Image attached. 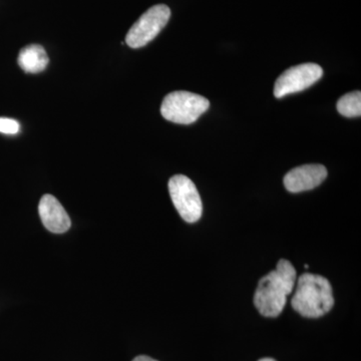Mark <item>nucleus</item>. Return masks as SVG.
<instances>
[{
  "mask_svg": "<svg viewBox=\"0 0 361 361\" xmlns=\"http://www.w3.org/2000/svg\"><path fill=\"white\" fill-rule=\"evenodd\" d=\"M291 305L303 317H322L334 305L331 284L322 275L304 273L297 281Z\"/></svg>",
  "mask_w": 361,
  "mask_h": 361,
  "instance_id": "2",
  "label": "nucleus"
},
{
  "mask_svg": "<svg viewBox=\"0 0 361 361\" xmlns=\"http://www.w3.org/2000/svg\"><path fill=\"white\" fill-rule=\"evenodd\" d=\"M170 18V8L165 4L152 6L130 28L126 37V44L132 49L145 47L167 25Z\"/></svg>",
  "mask_w": 361,
  "mask_h": 361,
  "instance_id": "5",
  "label": "nucleus"
},
{
  "mask_svg": "<svg viewBox=\"0 0 361 361\" xmlns=\"http://www.w3.org/2000/svg\"><path fill=\"white\" fill-rule=\"evenodd\" d=\"M18 63L25 73H37L47 68L49 59L42 45L30 44L21 49Z\"/></svg>",
  "mask_w": 361,
  "mask_h": 361,
  "instance_id": "9",
  "label": "nucleus"
},
{
  "mask_svg": "<svg viewBox=\"0 0 361 361\" xmlns=\"http://www.w3.org/2000/svg\"><path fill=\"white\" fill-rule=\"evenodd\" d=\"M337 111L346 118L361 116V92L360 90L349 92L339 99L336 104Z\"/></svg>",
  "mask_w": 361,
  "mask_h": 361,
  "instance_id": "10",
  "label": "nucleus"
},
{
  "mask_svg": "<svg viewBox=\"0 0 361 361\" xmlns=\"http://www.w3.org/2000/svg\"><path fill=\"white\" fill-rule=\"evenodd\" d=\"M133 361H158V360H153V358L149 357V356L140 355V356H137V357H135V360Z\"/></svg>",
  "mask_w": 361,
  "mask_h": 361,
  "instance_id": "12",
  "label": "nucleus"
},
{
  "mask_svg": "<svg viewBox=\"0 0 361 361\" xmlns=\"http://www.w3.org/2000/svg\"><path fill=\"white\" fill-rule=\"evenodd\" d=\"M295 281L296 270L293 265L285 259L279 260L276 269L261 278L254 294V304L260 314L265 317L281 314Z\"/></svg>",
  "mask_w": 361,
  "mask_h": 361,
  "instance_id": "1",
  "label": "nucleus"
},
{
  "mask_svg": "<svg viewBox=\"0 0 361 361\" xmlns=\"http://www.w3.org/2000/svg\"><path fill=\"white\" fill-rule=\"evenodd\" d=\"M258 361H276V360H273V358L266 357V358H262V360H260Z\"/></svg>",
  "mask_w": 361,
  "mask_h": 361,
  "instance_id": "13",
  "label": "nucleus"
},
{
  "mask_svg": "<svg viewBox=\"0 0 361 361\" xmlns=\"http://www.w3.org/2000/svg\"><path fill=\"white\" fill-rule=\"evenodd\" d=\"M210 106L206 97L193 92H173L167 94L161 106V114L169 122L190 125L203 115Z\"/></svg>",
  "mask_w": 361,
  "mask_h": 361,
  "instance_id": "3",
  "label": "nucleus"
},
{
  "mask_svg": "<svg viewBox=\"0 0 361 361\" xmlns=\"http://www.w3.org/2000/svg\"><path fill=\"white\" fill-rule=\"evenodd\" d=\"M323 70L316 63H302L292 66L277 78L274 85V96L281 99L290 94L308 89L322 78Z\"/></svg>",
  "mask_w": 361,
  "mask_h": 361,
  "instance_id": "6",
  "label": "nucleus"
},
{
  "mask_svg": "<svg viewBox=\"0 0 361 361\" xmlns=\"http://www.w3.org/2000/svg\"><path fill=\"white\" fill-rule=\"evenodd\" d=\"M39 213L42 224L49 231L61 234L71 228V222L68 213L58 199L52 195H44L40 199Z\"/></svg>",
  "mask_w": 361,
  "mask_h": 361,
  "instance_id": "8",
  "label": "nucleus"
},
{
  "mask_svg": "<svg viewBox=\"0 0 361 361\" xmlns=\"http://www.w3.org/2000/svg\"><path fill=\"white\" fill-rule=\"evenodd\" d=\"M169 192L178 213L188 223L200 220L203 204L198 190L184 175L173 176L169 180Z\"/></svg>",
  "mask_w": 361,
  "mask_h": 361,
  "instance_id": "4",
  "label": "nucleus"
},
{
  "mask_svg": "<svg viewBox=\"0 0 361 361\" xmlns=\"http://www.w3.org/2000/svg\"><path fill=\"white\" fill-rule=\"evenodd\" d=\"M20 125L18 121L9 118H0V133L6 135H16L20 133Z\"/></svg>",
  "mask_w": 361,
  "mask_h": 361,
  "instance_id": "11",
  "label": "nucleus"
},
{
  "mask_svg": "<svg viewBox=\"0 0 361 361\" xmlns=\"http://www.w3.org/2000/svg\"><path fill=\"white\" fill-rule=\"evenodd\" d=\"M326 168L319 164L292 169L284 177V186L290 193L310 191L326 179Z\"/></svg>",
  "mask_w": 361,
  "mask_h": 361,
  "instance_id": "7",
  "label": "nucleus"
}]
</instances>
